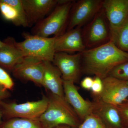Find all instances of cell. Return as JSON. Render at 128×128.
Here are the masks:
<instances>
[{
    "label": "cell",
    "mask_w": 128,
    "mask_h": 128,
    "mask_svg": "<svg viewBox=\"0 0 128 128\" xmlns=\"http://www.w3.org/2000/svg\"><path fill=\"white\" fill-rule=\"evenodd\" d=\"M128 60V53L117 48L112 41L81 53L82 71L103 80L114 67Z\"/></svg>",
    "instance_id": "6da1fadb"
},
{
    "label": "cell",
    "mask_w": 128,
    "mask_h": 128,
    "mask_svg": "<svg viewBox=\"0 0 128 128\" xmlns=\"http://www.w3.org/2000/svg\"><path fill=\"white\" fill-rule=\"evenodd\" d=\"M48 98L47 108L38 119L44 128L60 125L78 128L80 120L64 97L50 93Z\"/></svg>",
    "instance_id": "7a4b0ae2"
},
{
    "label": "cell",
    "mask_w": 128,
    "mask_h": 128,
    "mask_svg": "<svg viewBox=\"0 0 128 128\" xmlns=\"http://www.w3.org/2000/svg\"><path fill=\"white\" fill-rule=\"evenodd\" d=\"M74 1L61 0L51 13L36 24L32 34L48 38L51 35L58 36L66 30L69 16Z\"/></svg>",
    "instance_id": "3957f363"
},
{
    "label": "cell",
    "mask_w": 128,
    "mask_h": 128,
    "mask_svg": "<svg viewBox=\"0 0 128 128\" xmlns=\"http://www.w3.org/2000/svg\"><path fill=\"white\" fill-rule=\"evenodd\" d=\"M22 36L24 40L17 42V44L25 57L53 62L56 53V36L44 38L27 33H24Z\"/></svg>",
    "instance_id": "277c9868"
},
{
    "label": "cell",
    "mask_w": 128,
    "mask_h": 128,
    "mask_svg": "<svg viewBox=\"0 0 128 128\" xmlns=\"http://www.w3.org/2000/svg\"><path fill=\"white\" fill-rule=\"evenodd\" d=\"M82 32L86 49L96 48L110 41L109 26L102 8L82 28Z\"/></svg>",
    "instance_id": "5b68a950"
},
{
    "label": "cell",
    "mask_w": 128,
    "mask_h": 128,
    "mask_svg": "<svg viewBox=\"0 0 128 128\" xmlns=\"http://www.w3.org/2000/svg\"><path fill=\"white\" fill-rule=\"evenodd\" d=\"M48 103V97L44 96L40 100L24 103L0 102V108L3 116L9 119L14 118L38 120L45 112Z\"/></svg>",
    "instance_id": "8992f818"
},
{
    "label": "cell",
    "mask_w": 128,
    "mask_h": 128,
    "mask_svg": "<svg viewBox=\"0 0 128 128\" xmlns=\"http://www.w3.org/2000/svg\"><path fill=\"white\" fill-rule=\"evenodd\" d=\"M103 0H80L74 2L66 26V31L81 28L89 23L102 8Z\"/></svg>",
    "instance_id": "52a82bcc"
},
{
    "label": "cell",
    "mask_w": 128,
    "mask_h": 128,
    "mask_svg": "<svg viewBox=\"0 0 128 128\" xmlns=\"http://www.w3.org/2000/svg\"><path fill=\"white\" fill-rule=\"evenodd\" d=\"M103 88L96 98L102 102L118 106L128 98V82L110 76L102 80Z\"/></svg>",
    "instance_id": "ba28073f"
},
{
    "label": "cell",
    "mask_w": 128,
    "mask_h": 128,
    "mask_svg": "<svg viewBox=\"0 0 128 128\" xmlns=\"http://www.w3.org/2000/svg\"><path fill=\"white\" fill-rule=\"evenodd\" d=\"M52 63L59 70L63 80L74 83L78 81L82 72L81 53L73 54L64 52L56 53Z\"/></svg>",
    "instance_id": "9c48e42d"
},
{
    "label": "cell",
    "mask_w": 128,
    "mask_h": 128,
    "mask_svg": "<svg viewBox=\"0 0 128 128\" xmlns=\"http://www.w3.org/2000/svg\"><path fill=\"white\" fill-rule=\"evenodd\" d=\"M44 70V61L31 57H25L12 70L16 78L30 81L42 86Z\"/></svg>",
    "instance_id": "30bf717a"
},
{
    "label": "cell",
    "mask_w": 128,
    "mask_h": 128,
    "mask_svg": "<svg viewBox=\"0 0 128 128\" xmlns=\"http://www.w3.org/2000/svg\"><path fill=\"white\" fill-rule=\"evenodd\" d=\"M63 86L65 99L82 122L92 113L93 102L86 100L82 96L73 82L63 80Z\"/></svg>",
    "instance_id": "8fae6325"
},
{
    "label": "cell",
    "mask_w": 128,
    "mask_h": 128,
    "mask_svg": "<svg viewBox=\"0 0 128 128\" xmlns=\"http://www.w3.org/2000/svg\"><path fill=\"white\" fill-rule=\"evenodd\" d=\"M28 27L35 25L49 15L58 4V0H22Z\"/></svg>",
    "instance_id": "7c38bea8"
},
{
    "label": "cell",
    "mask_w": 128,
    "mask_h": 128,
    "mask_svg": "<svg viewBox=\"0 0 128 128\" xmlns=\"http://www.w3.org/2000/svg\"><path fill=\"white\" fill-rule=\"evenodd\" d=\"M102 8L110 30L119 27L128 18V0H104Z\"/></svg>",
    "instance_id": "4fadbf2b"
},
{
    "label": "cell",
    "mask_w": 128,
    "mask_h": 128,
    "mask_svg": "<svg viewBox=\"0 0 128 128\" xmlns=\"http://www.w3.org/2000/svg\"><path fill=\"white\" fill-rule=\"evenodd\" d=\"M82 28H76L56 36V53H82L86 50L82 36Z\"/></svg>",
    "instance_id": "5bb4252c"
},
{
    "label": "cell",
    "mask_w": 128,
    "mask_h": 128,
    "mask_svg": "<svg viewBox=\"0 0 128 128\" xmlns=\"http://www.w3.org/2000/svg\"><path fill=\"white\" fill-rule=\"evenodd\" d=\"M92 113L102 121L106 128H125L118 106L106 103L96 98Z\"/></svg>",
    "instance_id": "9a60e30c"
},
{
    "label": "cell",
    "mask_w": 128,
    "mask_h": 128,
    "mask_svg": "<svg viewBox=\"0 0 128 128\" xmlns=\"http://www.w3.org/2000/svg\"><path fill=\"white\" fill-rule=\"evenodd\" d=\"M0 12L5 20L14 25L28 27L22 0H0Z\"/></svg>",
    "instance_id": "2e32d148"
},
{
    "label": "cell",
    "mask_w": 128,
    "mask_h": 128,
    "mask_svg": "<svg viewBox=\"0 0 128 128\" xmlns=\"http://www.w3.org/2000/svg\"><path fill=\"white\" fill-rule=\"evenodd\" d=\"M44 63L42 86L51 94L64 97L63 80L59 70L52 62L44 61Z\"/></svg>",
    "instance_id": "e0dca14e"
},
{
    "label": "cell",
    "mask_w": 128,
    "mask_h": 128,
    "mask_svg": "<svg viewBox=\"0 0 128 128\" xmlns=\"http://www.w3.org/2000/svg\"><path fill=\"white\" fill-rule=\"evenodd\" d=\"M0 48V66L12 71L17 64L25 57L13 38L8 37Z\"/></svg>",
    "instance_id": "ac0fdd59"
},
{
    "label": "cell",
    "mask_w": 128,
    "mask_h": 128,
    "mask_svg": "<svg viewBox=\"0 0 128 128\" xmlns=\"http://www.w3.org/2000/svg\"><path fill=\"white\" fill-rule=\"evenodd\" d=\"M110 41L120 50L128 53V18L119 27L110 30Z\"/></svg>",
    "instance_id": "d6986e66"
},
{
    "label": "cell",
    "mask_w": 128,
    "mask_h": 128,
    "mask_svg": "<svg viewBox=\"0 0 128 128\" xmlns=\"http://www.w3.org/2000/svg\"><path fill=\"white\" fill-rule=\"evenodd\" d=\"M0 128H44L39 120L14 118L1 125Z\"/></svg>",
    "instance_id": "ffe728a7"
},
{
    "label": "cell",
    "mask_w": 128,
    "mask_h": 128,
    "mask_svg": "<svg viewBox=\"0 0 128 128\" xmlns=\"http://www.w3.org/2000/svg\"><path fill=\"white\" fill-rule=\"evenodd\" d=\"M78 128H106L102 121L96 114L92 113L88 115Z\"/></svg>",
    "instance_id": "44dd1931"
},
{
    "label": "cell",
    "mask_w": 128,
    "mask_h": 128,
    "mask_svg": "<svg viewBox=\"0 0 128 128\" xmlns=\"http://www.w3.org/2000/svg\"><path fill=\"white\" fill-rule=\"evenodd\" d=\"M108 76L128 81V60L114 67Z\"/></svg>",
    "instance_id": "7402d4cb"
},
{
    "label": "cell",
    "mask_w": 128,
    "mask_h": 128,
    "mask_svg": "<svg viewBox=\"0 0 128 128\" xmlns=\"http://www.w3.org/2000/svg\"><path fill=\"white\" fill-rule=\"evenodd\" d=\"M0 84L8 90L13 89L14 83L9 74L0 67Z\"/></svg>",
    "instance_id": "603a6c76"
},
{
    "label": "cell",
    "mask_w": 128,
    "mask_h": 128,
    "mask_svg": "<svg viewBox=\"0 0 128 128\" xmlns=\"http://www.w3.org/2000/svg\"><path fill=\"white\" fill-rule=\"evenodd\" d=\"M103 88L102 80L97 76H95L91 89L94 95L97 96L100 95L102 92Z\"/></svg>",
    "instance_id": "cb8c5ba5"
},
{
    "label": "cell",
    "mask_w": 128,
    "mask_h": 128,
    "mask_svg": "<svg viewBox=\"0 0 128 128\" xmlns=\"http://www.w3.org/2000/svg\"><path fill=\"white\" fill-rule=\"evenodd\" d=\"M118 106L125 128L128 127V103L125 102Z\"/></svg>",
    "instance_id": "d4e9b609"
},
{
    "label": "cell",
    "mask_w": 128,
    "mask_h": 128,
    "mask_svg": "<svg viewBox=\"0 0 128 128\" xmlns=\"http://www.w3.org/2000/svg\"><path fill=\"white\" fill-rule=\"evenodd\" d=\"M94 79L89 76L84 78L81 82V86L83 89L89 90L91 89Z\"/></svg>",
    "instance_id": "484cf974"
},
{
    "label": "cell",
    "mask_w": 128,
    "mask_h": 128,
    "mask_svg": "<svg viewBox=\"0 0 128 128\" xmlns=\"http://www.w3.org/2000/svg\"><path fill=\"white\" fill-rule=\"evenodd\" d=\"M10 96V94L8 90L0 84V102L8 98Z\"/></svg>",
    "instance_id": "4316f807"
},
{
    "label": "cell",
    "mask_w": 128,
    "mask_h": 128,
    "mask_svg": "<svg viewBox=\"0 0 128 128\" xmlns=\"http://www.w3.org/2000/svg\"><path fill=\"white\" fill-rule=\"evenodd\" d=\"M54 128H78L76 127H71L66 125H60V126H57Z\"/></svg>",
    "instance_id": "83f0119b"
},
{
    "label": "cell",
    "mask_w": 128,
    "mask_h": 128,
    "mask_svg": "<svg viewBox=\"0 0 128 128\" xmlns=\"http://www.w3.org/2000/svg\"><path fill=\"white\" fill-rule=\"evenodd\" d=\"M3 116V114H2V110L0 108V125L2 123V118Z\"/></svg>",
    "instance_id": "f1b7e54d"
},
{
    "label": "cell",
    "mask_w": 128,
    "mask_h": 128,
    "mask_svg": "<svg viewBox=\"0 0 128 128\" xmlns=\"http://www.w3.org/2000/svg\"><path fill=\"white\" fill-rule=\"evenodd\" d=\"M4 44H5L4 41H2L0 40V48H2V46H4Z\"/></svg>",
    "instance_id": "f546056e"
},
{
    "label": "cell",
    "mask_w": 128,
    "mask_h": 128,
    "mask_svg": "<svg viewBox=\"0 0 128 128\" xmlns=\"http://www.w3.org/2000/svg\"><path fill=\"white\" fill-rule=\"evenodd\" d=\"M126 102H128V100H127L126 101Z\"/></svg>",
    "instance_id": "4dcf8cb0"
},
{
    "label": "cell",
    "mask_w": 128,
    "mask_h": 128,
    "mask_svg": "<svg viewBox=\"0 0 128 128\" xmlns=\"http://www.w3.org/2000/svg\"><path fill=\"white\" fill-rule=\"evenodd\" d=\"M128 128V127H126V128Z\"/></svg>",
    "instance_id": "1f68e13d"
},
{
    "label": "cell",
    "mask_w": 128,
    "mask_h": 128,
    "mask_svg": "<svg viewBox=\"0 0 128 128\" xmlns=\"http://www.w3.org/2000/svg\"></svg>",
    "instance_id": "d6a6232c"
}]
</instances>
